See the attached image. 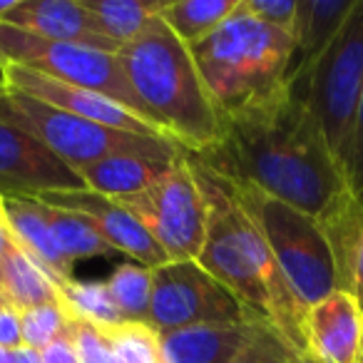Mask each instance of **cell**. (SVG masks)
I'll list each match as a JSON object with an SVG mask.
<instances>
[{
    "label": "cell",
    "instance_id": "cell-1",
    "mask_svg": "<svg viewBox=\"0 0 363 363\" xmlns=\"http://www.w3.org/2000/svg\"><path fill=\"white\" fill-rule=\"evenodd\" d=\"M219 120L217 142L194 157L224 179L247 182L308 217H318L348 187L316 117L291 80L267 100Z\"/></svg>",
    "mask_w": 363,
    "mask_h": 363
},
{
    "label": "cell",
    "instance_id": "cell-2",
    "mask_svg": "<svg viewBox=\"0 0 363 363\" xmlns=\"http://www.w3.org/2000/svg\"><path fill=\"white\" fill-rule=\"evenodd\" d=\"M189 162L207 204V234L197 262L303 356V308L284 279L262 229L242 207L232 182L202 164L192 152Z\"/></svg>",
    "mask_w": 363,
    "mask_h": 363
},
{
    "label": "cell",
    "instance_id": "cell-3",
    "mask_svg": "<svg viewBox=\"0 0 363 363\" xmlns=\"http://www.w3.org/2000/svg\"><path fill=\"white\" fill-rule=\"evenodd\" d=\"M122 70L160 127L199 155L217 142L222 120L189 50L160 18L117 50Z\"/></svg>",
    "mask_w": 363,
    "mask_h": 363
},
{
    "label": "cell",
    "instance_id": "cell-4",
    "mask_svg": "<svg viewBox=\"0 0 363 363\" xmlns=\"http://www.w3.org/2000/svg\"><path fill=\"white\" fill-rule=\"evenodd\" d=\"M294 52L296 43L291 33L252 18L242 8V0L207 40L192 48L219 117L284 90L291 75Z\"/></svg>",
    "mask_w": 363,
    "mask_h": 363
},
{
    "label": "cell",
    "instance_id": "cell-5",
    "mask_svg": "<svg viewBox=\"0 0 363 363\" xmlns=\"http://www.w3.org/2000/svg\"><path fill=\"white\" fill-rule=\"evenodd\" d=\"M289 80L316 117L328 150L346 177L353 122L363 90V0L356 3L331 45L311 65L291 72Z\"/></svg>",
    "mask_w": 363,
    "mask_h": 363
},
{
    "label": "cell",
    "instance_id": "cell-6",
    "mask_svg": "<svg viewBox=\"0 0 363 363\" xmlns=\"http://www.w3.org/2000/svg\"><path fill=\"white\" fill-rule=\"evenodd\" d=\"M232 187L242 207L262 229L284 279L289 281L303 311L336 291V267L316 217H308L269 197L267 192L247 182H232Z\"/></svg>",
    "mask_w": 363,
    "mask_h": 363
},
{
    "label": "cell",
    "instance_id": "cell-7",
    "mask_svg": "<svg viewBox=\"0 0 363 363\" xmlns=\"http://www.w3.org/2000/svg\"><path fill=\"white\" fill-rule=\"evenodd\" d=\"M0 120L40 140L75 172L102 157L120 155V152L182 150L177 142L169 140L132 135V132L110 130V127L80 120L70 112H62L48 102L8 90L3 85H0Z\"/></svg>",
    "mask_w": 363,
    "mask_h": 363
},
{
    "label": "cell",
    "instance_id": "cell-8",
    "mask_svg": "<svg viewBox=\"0 0 363 363\" xmlns=\"http://www.w3.org/2000/svg\"><path fill=\"white\" fill-rule=\"evenodd\" d=\"M0 65H21L67 82V85L100 92V95L120 102L122 107L135 112L150 125L160 127V122L152 117L145 102L132 90L120 60L112 52L90 50V48L70 45V43H55L21 30V28H13L8 23H0Z\"/></svg>",
    "mask_w": 363,
    "mask_h": 363
},
{
    "label": "cell",
    "instance_id": "cell-9",
    "mask_svg": "<svg viewBox=\"0 0 363 363\" xmlns=\"http://www.w3.org/2000/svg\"><path fill=\"white\" fill-rule=\"evenodd\" d=\"M117 202L152 234L169 262H197L207 234V204L187 150L155 184Z\"/></svg>",
    "mask_w": 363,
    "mask_h": 363
},
{
    "label": "cell",
    "instance_id": "cell-10",
    "mask_svg": "<svg viewBox=\"0 0 363 363\" xmlns=\"http://www.w3.org/2000/svg\"><path fill=\"white\" fill-rule=\"evenodd\" d=\"M252 311L199 262H167L152 269V301L147 326L157 333L204 323L254 321Z\"/></svg>",
    "mask_w": 363,
    "mask_h": 363
},
{
    "label": "cell",
    "instance_id": "cell-11",
    "mask_svg": "<svg viewBox=\"0 0 363 363\" xmlns=\"http://www.w3.org/2000/svg\"><path fill=\"white\" fill-rule=\"evenodd\" d=\"M0 85L8 87V90L23 92V95H30L40 102H48V105L57 107V110H62V112H70V115L80 117V120L110 127V130L174 142L167 132H162L160 127L150 125L147 120L137 117L135 112L122 107L120 102L110 100V97L100 95V92L82 90V87L67 85V82L48 77V75H43V72L28 70V67L0 65Z\"/></svg>",
    "mask_w": 363,
    "mask_h": 363
},
{
    "label": "cell",
    "instance_id": "cell-12",
    "mask_svg": "<svg viewBox=\"0 0 363 363\" xmlns=\"http://www.w3.org/2000/svg\"><path fill=\"white\" fill-rule=\"evenodd\" d=\"M80 174L40 140L0 120V194L38 197L45 192L82 189Z\"/></svg>",
    "mask_w": 363,
    "mask_h": 363
},
{
    "label": "cell",
    "instance_id": "cell-13",
    "mask_svg": "<svg viewBox=\"0 0 363 363\" xmlns=\"http://www.w3.org/2000/svg\"><path fill=\"white\" fill-rule=\"evenodd\" d=\"M35 199L48 204V207L70 209V212L82 214L117 254H125V257H130L140 267L157 269L169 262L164 249L152 239V234L117 199L90 192L85 187L62 189V192H45V194H38Z\"/></svg>",
    "mask_w": 363,
    "mask_h": 363
},
{
    "label": "cell",
    "instance_id": "cell-14",
    "mask_svg": "<svg viewBox=\"0 0 363 363\" xmlns=\"http://www.w3.org/2000/svg\"><path fill=\"white\" fill-rule=\"evenodd\" d=\"M303 356L311 363H363V308L351 291H331L301 318Z\"/></svg>",
    "mask_w": 363,
    "mask_h": 363
},
{
    "label": "cell",
    "instance_id": "cell-15",
    "mask_svg": "<svg viewBox=\"0 0 363 363\" xmlns=\"http://www.w3.org/2000/svg\"><path fill=\"white\" fill-rule=\"evenodd\" d=\"M3 23L55 43L90 48L117 55L120 45L97 28L95 18L75 0H21V6Z\"/></svg>",
    "mask_w": 363,
    "mask_h": 363
},
{
    "label": "cell",
    "instance_id": "cell-16",
    "mask_svg": "<svg viewBox=\"0 0 363 363\" xmlns=\"http://www.w3.org/2000/svg\"><path fill=\"white\" fill-rule=\"evenodd\" d=\"M262 318L239 323H204L160 333L167 363H232L262 328Z\"/></svg>",
    "mask_w": 363,
    "mask_h": 363
},
{
    "label": "cell",
    "instance_id": "cell-17",
    "mask_svg": "<svg viewBox=\"0 0 363 363\" xmlns=\"http://www.w3.org/2000/svg\"><path fill=\"white\" fill-rule=\"evenodd\" d=\"M184 150L172 152H120L77 169L85 189L122 199L155 184L167 169L177 162Z\"/></svg>",
    "mask_w": 363,
    "mask_h": 363
},
{
    "label": "cell",
    "instance_id": "cell-18",
    "mask_svg": "<svg viewBox=\"0 0 363 363\" xmlns=\"http://www.w3.org/2000/svg\"><path fill=\"white\" fill-rule=\"evenodd\" d=\"M3 212H6V222L11 227L16 242L26 249L28 254L38 259L48 272L52 274L57 284H70L75 281L72 272L75 264L65 257L60 244L55 242L50 227L45 224L40 214V204L33 197H3Z\"/></svg>",
    "mask_w": 363,
    "mask_h": 363
},
{
    "label": "cell",
    "instance_id": "cell-19",
    "mask_svg": "<svg viewBox=\"0 0 363 363\" xmlns=\"http://www.w3.org/2000/svg\"><path fill=\"white\" fill-rule=\"evenodd\" d=\"M358 0H296L291 38L296 43L291 72L311 65L346 26ZM291 77V75H289Z\"/></svg>",
    "mask_w": 363,
    "mask_h": 363
},
{
    "label": "cell",
    "instance_id": "cell-20",
    "mask_svg": "<svg viewBox=\"0 0 363 363\" xmlns=\"http://www.w3.org/2000/svg\"><path fill=\"white\" fill-rule=\"evenodd\" d=\"M0 296L18 311H28L57 301L60 284L33 254L13 242L6 257L0 259Z\"/></svg>",
    "mask_w": 363,
    "mask_h": 363
},
{
    "label": "cell",
    "instance_id": "cell-21",
    "mask_svg": "<svg viewBox=\"0 0 363 363\" xmlns=\"http://www.w3.org/2000/svg\"><path fill=\"white\" fill-rule=\"evenodd\" d=\"M316 224L331 249L333 267H336V289L346 291L353 249L363 232V202L351 187H343L316 217Z\"/></svg>",
    "mask_w": 363,
    "mask_h": 363
},
{
    "label": "cell",
    "instance_id": "cell-22",
    "mask_svg": "<svg viewBox=\"0 0 363 363\" xmlns=\"http://www.w3.org/2000/svg\"><path fill=\"white\" fill-rule=\"evenodd\" d=\"M237 8L239 0H172L164 3L160 21L192 50L207 40Z\"/></svg>",
    "mask_w": 363,
    "mask_h": 363
},
{
    "label": "cell",
    "instance_id": "cell-23",
    "mask_svg": "<svg viewBox=\"0 0 363 363\" xmlns=\"http://www.w3.org/2000/svg\"><path fill=\"white\" fill-rule=\"evenodd\" d=\"M95 18L97 28L117 45L132 43L155 18H160L164 0H80Z\"/></svg>",
    "mask_w": 363,
    "mask_h": 363
},
{
    "label": "cell",
    "instance_id": "cell-24",
    "mask_svg": "<svg viewBox=\"0 0 363 363\" xmlns=\"http://www.w3.org/2000/svg\"><path fill=\"white\" fill-rule=\"evenodd\" d=\"M38 204H40V214L48 227H50L55 242L60 244V249L65 252V257L70 259L72 264L80 262V259L112 257V254H117L82 214L70 212V209L48 207V204H43V202H38Z\"/></svg>",
    "mask_w": 363,
    "mask_h": 363
},
{
    "label": "cell",
    "instance_id": "cell-25",
    "mask_svg": "<svg viewBox=\"0 0 363 363\" xmlns=\"http://www.w3.org/2000/svg\"><path fill=\"white\" fill-rule=\"evenodd\" d=\"M60 301L72 318L87 321L97 328L125 323V316L112 301L105 281H70L60 286Z\"/></svg>",
    "mask_w": 363,
    "mask_h": 363
},
{
    "label": "cell",
    "instance_id": "cell-26",
    "mask_svg": "<svg viewBox=\"0 0 363 363\" xmlns=\"http://www.w3.org/2000/svg\"><path fill=\"white\" fill-rule=\"evenodd\" d=\"M107 291L112 301L122 311L125 321L147 323L150 321V301H152V269L140 267L135 262H125L110 274Z\"/></svg>",
    "mask_w": 363,
    "mask_h": 363
},
{
    "label": "cell",
    "instance_id": "cell-27",
    "mask_svg": "<svg viewBox=\"0 0 363 363\" xmlns=\"http://www.w3.org/2000/svg\"><path fill=\"white\" fill-rule=\"evenodd\" d=\"M102 333L110 341L117 363H167L160 333L147 323L125 321L120 326L102 328Z\"/></svg>",
    "mask_w": 363,
    "mask_h": 363
},
{
    "label": "cell",
    "instance_id": "cell-28",
    "mask_svg": "<svg viewBox=\"0 0 363 363\" xmlns=\"http://www.w3.org/2000/svg\"><path fill=\"white\" fill-rule=\"evenodd\" d=\"M21 318H23V346L33 348V351H43L55 338L65 336L72 316L62 306L60 298H57L52 303H43V306L21 311Z\"/></svg>",
    "mask_w": 363,
    "mask_h": 363
},
{
    "label": "cell",
    "instance_id": "cell-29",
    "mask_svg": "<svg viewBox=\"0 0 363 363\" xmlns=\"http://www.w3.org/2000/svg\"><path fill=\"white\" fill-rule=\"evenodd\" d=\"M298 353L284 341L279 331H274L269 323H262L254 341L234 358L232 363H294Z\"/></svg>",
    "mask_w": 363,
    "mask_h": 363
},
{
    "label": "cell",
    "instance_id": "cell-30",
    "mask_svg": "<svg viewBox=\"0 0 363 363\" xmlns=\"http://www.w3.org/2000/svg\"><path fill=\"white\" fill-rule=\"evenodd\" d=\"M67 336H70L72 348H75L77 363H112V358H115L102 328L92 326V323L70 318Z\"/></svg>",
    "mask_w": 363,
    "mask_h": 363
},
{
    "label": "cell",
    "instance_id": "cell-31",
    "mask_svg": "<svg viewBox=\"0 0 363 363\" xmlns=\"http://www.w3.org/2000/svg\"><path fill=\"white\" fill-rule=\"evenodd\" d=\"M242 8L257 21L279 28L284 33L294 30L296 18V0H242Z\"/></svg>",
    "mask_w": 363,
    "mask_h": 363
},
{
    "label": "cell",
    "instance_id": "cell-32",
    "mask_svg": "<svg viewBox=\"0 0 363 363\" xmlns=\"http://www.w3.org/2000/svg\"><path fill=\"white\" fill-rule=\"evenodd\" d=\"M346 182L363 202V90H361V100H358L356 122H353L351 150H348V162H346Z\"/></svg>",
    "mask_w": 363,
    "mask_h": 363
},
{
    "label": "cell",
    "instance_id": "cell-33",
    "mask_svg": "<svg viewBox=\"0 0 363 363\" xmlns=\"http://www.w3.org/2000/svg\"><path fill=\"white\" fill-rule=\"evenodd\" d=\"M0 348L16 351L23 348V318L11 303H0Z\"/></svg>",
    "mask_w": 363,
    "mask_h": 363
},
{
    "label": "cell",
    "instance_id": "cell-34",
    "mask_svg": "<svg viewBox=\"0 0 363 363\" xmlns=\"http://www.w3.org/2000/svg\"><path fill=\"white\" fill-rule=\"evenodd\" d=\"M346 291H351L363 308V232H361V237H358L356 249H353L351 267H348V289Z\"/></svg>",
    "mask_w": 363,
    "mask_h": 363
},
{
    "label": "cell",
    "instance_id": "cell-35",
    "mask_svg": "<svg viewBox=\"0 0 363 363\" xmlns=\"http://www.w3.org/2000/svg\"><path fill=\"white\" fill-rule=\"evenodd\" d=\"M40 358H43V363H77L75 348H72V341H70L67 333L60 338H55L50 346L43 348Z\"/></svg>",
    "mask_w": 363,
    "mask_h": 363
},
{
    "label": "cell",
    "instance_id": "cell-36",
    "mask_svg": "<svg viewBox=\"0 0 363 363\" xmlns=\"http://www.w3.org/2000/svg\"><path fill=\"white\" fill-rule=\"evenodd\" d=\"M13 242H16V237H13L11 227H8V222H6V212H3V194H0V259L6 257V252L11 249Z\"/></svg>",
    "mask_w": 363,
    "mask_h": 363
},
{
    "label": "cell",
    "instance_id": "cell-37",
    "mask_svg": "<svg viewBox=\"0 0 363 363\" xmlns=\"http://www.w3.org/2000/svg\"><path fill=\"white\" fill-rule=\"evenodd\" d=\"M13 363H43L40 351H33V348L23 346L13 351Z\"/></svg>",
    "mask_w": 363,
    "mask_h": 363
},
{
    "label": "cell",
    "instance_id": "cell-38",
    "mask_svg": "<svg viewBox=\"0 0 363 363\" xmlns=\"http://www.w3.org/2000/svg\"><path fill=\"white\" fill-rule=\"evenodd\" d=\"M18 6H21V0H0V23L6 21Z\"/></svg>",
    "mask_w": 363,
    "mask_h": 363
},
{
    "label": "cell",
    "instance_id": "cell-39",
    "mask_svg": "<svg viewBox=\"0 0 363 363\" xmlns=\"http://www.w3.org/2000/svg\"><path fill=\"white\" fill-rule=\"evenodd\" d=\"M0 363H13V351H6V348H0Z\"/></svg>",
    "mask_w": 363,
    "mask_h": 363
},
{
    "label": "cell",
    "instance_id": "cell-40",
    "mask_svg": "<svg viewBox=\"0 0 363 363\" xmlns=\"http://www.w3.org/2000/svg\"><path fill=\"white\" fill-rule=\"evenodd\" d=\"M294 363H311V361H308L306 356H296V358H294Z\"/></svg>",
    "mask_w": 363,
    "mask_h": 363
},
{
    "label": "cell",
    "instance_id": "cell-41",
    "mask_svg": "<svg viewBox=\"0 0 363 363\" xmlns=\"http://www.w3.org/2000/svg\"><path fill=\"white\" fill-rule=\"evenodd\" d=\"M0 303H6V298H3V296H0Z\"/></svg>",
    "mask_w": 363,
    "mask_h": 363
}]
</instances>
